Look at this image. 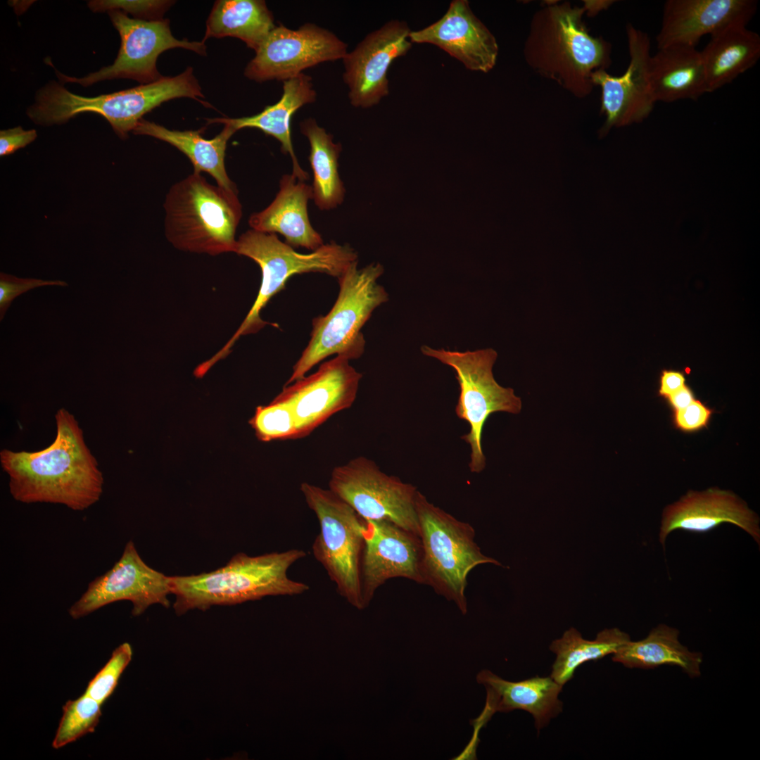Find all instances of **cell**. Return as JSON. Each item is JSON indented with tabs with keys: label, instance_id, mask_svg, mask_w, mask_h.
<instances>
[{
	"label": "cell",
	"instance_id": "6da1fadb",
	"mask_svg": "<svg viewBox=\"0 0 760 760\" xmlns=\"http://www.w3.org/2000/svg\"><path fill=\"white\" fill-rule=\"evenodd\" d=\"M55 419L56 434L49 446L33 452L4 449L1 468L16 501L60 504L82 511L100 500L103 474L74 415L61 408Z\"/></svg>",
	"mask_w": 760,
	"mask_h": 760
},
{
	"label": "cell",
	"instance_id": "7a4b0ae2",
	"mask_svg": "<svg viewBox=\"0 0 760 760\" xmlns=\"http://www.w3.org/2000/svg\"><path fill=\"white\" fill-rule=\"evenodd\" d=\"M583 7L569 1L547 3L532 16L523 54L529 68L578 99L595 86L593 74L612 65V45L591 35Z\"/></svg>",
	"mask_w": 760,
	"mask_h": 760
},
{
	"label": "cell",
	"instance_id": "3957f363",
	"mask_svg": "<svg viewBox=\"0 0 760 760\" xmlns=\"http://www.w3.org/2000/svg\"><path fill=\"white\" fill-rule=\"evenodd\" d=\"M306 552L293 548L258 556L239 552L225 566L198 575L171 576L177 614L214 605H232L266 596L297 595L310 586L289 578L288 571Z\"/></svg>",
	"mask_w": 760,
	"mask_h": 760
},
{
	"label": "cell",
	"instance_id": "277c9868",
	"mask_svg": "<svg viewBox=\"0 0 760 760\" xmlns=\"http://www.w3.org/2000/svg\"><path fill=\"white\" fill-rule=\"evenodd\" d=\"M182 97L201 103L204 98L191 67L175 77H162L152 83L93 97L75 94L59 82H49L37 91L27 115L35 124L51 126L63 124L80 113H95L110 123L120 139H126L144 115Z\"/></svg>",
	"mask_w": 760,
	"mask_h": 760
},
{
	"label": "cell",
	"instance_id": "5b68a950",
	"mask_svg": "<svg viewBox=\"0 0 760 760\" xmlns=\"http://www.w3.org/2000/svg\"><path fill=\"white\" fill-rule=\"evenodd\" d=\"M165 234L176 248L216 255L235 251L242 217L238 190H228L193 172L172 185L164 203Z\"/></svg>",
	"mask_w": 760,
	"mask_h": 760
},
{
	"label": "cell",
	"instance_id": "8992f818",
	"mask_svg": "<svg viewBox=\"0 0 760 760\" xmlns=\"http://www.w3.org/2000/svg\"><path fill=\"white\" fill-rule=\"evenodd\" d=\"M383 272L379 263L359 269L356 260L338 278V298L326 315L313 319L310 340L285 385L305 376L331 355L350 360L362 355L365 340L361 329L374 309L388 300L387 292L377 283Z\"/></svg>",
	"mask_w": 760,
	"mask_h": 760
},
{
	"label": "cell",
	"instance_id": "52a82bcc",
	"mask_svg": "<svg viewBox=\"0 0 760 760\" xmlns=\"http://www.w3.org/2000/svg\"><path fill=\"white\" fill-rule=\"evenodd\" d=\"M234 253L253 260L260 266L262 281L258 296L242 324L215 355L217 360L229 353L240 336L255 333L268 324L260 318V311L272 296L285 288L291 276L320 272L338 278L351 263L357 260V253L347 244L332 241L311 253H300L280 241L276 234L252 229L236 240Z\"/></svg>",
	"mask_w": 760,
	"mask_h": 760
},
{
	"label": "cell",
	"instance_id": "ba28073f",
	"mask_svg": "<svg viewBox=\"0 0 760 760\" xmlns=\"http://www.w3.org/2000/svg\"><path fill=\"white\" fill-rule=\"evenodd\" d=\"M417 512L424 583L453 602L464 615L468 610L465 591L469 573L480 564L502 565L482 553L469 523L434 505L419 491Z\"/></svg>",
	"mask_w": 760,
	"mask_h": 760
},
{
	"label": "cell",
	"instance_id": "9c48e42d",
	"mask_svg": "<svg viewBox=\"0 0 760 760\" xmlns=\"http://www.w3.org/2000/svg\"><path fill=\"white\" fill-rule=\"evenodd\" d=\"M300 490L320 528L312 545L315 558L341 597L358 609L365 608L361 580L365 519L330 489L303 482Z\"/></svg>",
	"mask_w": 760,
	"mask_h": 760
},
{
	"label": "cell",
	"instance_id": "30bf717a",
	"mask_svg": "<svg viewBox=\"0 0 760 760\" xmlns=\"http://www.w3.org/2000/svg\"><path fill=\"white\" fill-rule=\"evenodd\" d=\"M421 351L452 367L455 372L460 391L455 413L469 424V433L462 438L471 448L470 471L480 473L486 464L481 440L488 418L498 412L519 414L521 400L513 388L503 387L495 381L493 367L498 353L493 348L460 352L423 346Z\"/></svg>",
	"mask_w": 760,
	"mask_h": 760
},
{
	"label": "cell",
	"instance_id": "8fae6325",
	"mask_svg": "<svg viewBox=\"0 0 760 760\" xmlns=\"http://www.w3.org/2000/svg\"><path fill=\"white\" fill-rule=\"evenodd\" d=\"M329 489L365 520L388 521L419 537V490L383 472L374 461L359 456L334 467Z\"/></svg>",
	"mask_w": 760,
	"mask_h": 760
},
{
	"label": "cell",
	"instance_id": "7c38bea8",
	"mask_svg": "<svg viewBox=\"0 0 760 760\" xmlns=\"http://www.w3.org/2000/svg\"><path fill=\"white\" fill-rule=\"evenodd\" d=\"M120 37V47L112 65L82 77L65 75L56 70L61 83H77L88 87L113 79H132L141 84L154 82L163 76L156 67L158 57L165 51L182 48L200 55L206 54L204 42L177 39L172 34L168 19L145 20L129 18L118 11H108Z\"/></svg>",
	"mask_w": 760,
	"mask_h": 760
},
{
	"label": "cell",
	"instance_id": "4fadbf2b",
	"mask_svg": "<svg viewBox=\"0 0 760 760\" xmlns=\"http://www.w3.org/2000/svg\"><path fill=\"white\" fill-rule=\"evenodd\" d=\"M347 45L333 32L306 23L297 30L275 26L255 51L244 75L255 82L285 81L321 63L343 59Z\"/></svg>",
	"mask_w": 760,
	"mask_h": 760
},
{
	"label": "cell",
	"instance_id": "5bb4252c",
	"mask_svg": "<svg viewBox=\"0 0 760 760\" xmlns=\"http://www.w3.org/2000/svg\"><path fill=\"white\" fill-rule=\"evenodd\" d=\"M170 594L171 576L147 565L134 543L129 541L112 568L89 583L87 590L70 607L69 614L78 619L107 604L128 600L133 606L132 614L139 616L153 604L168 607Z\"/></svg>",
	"mask_w": 760,
	"mask_h": 760
},
{
	"label": "cell",
	"instance_id": "9a60e30c",
	"mask_svg": "<svg viewBox=\"0 0 760 760\" xmlns=\"http://www.w3.org/2000/svg\"><path fill=\"white\" fill-rule=\"evenodd\" d=\"M349 361L345 356L336 355L312 374L285 385L277 395L292 407L297 438L308 436L332 415L352 406L362 376Z\"/></svg>",
	"mask_w": 760,
	"mask_h": 760
},
{
	"label": "cell",
	"instance_id": "2e32d148",
	"mask_svg": "<svg viewBox=\"0 0 760 760\" xmlns=\"http://www.w3.org/2000/svg\"><path fill=\"white\" fill-rule=\"evenodd\" d=\"M626 33L630 61L621 75L598 70L592 75L595 87L601 89L600 112L604 116L601 134L613 127L639 122L652 111L656 101L649 82L650 41L648 35L627 24Z\"/></svg>",
	"mask_w": 760,
	"mask_h": 760
},
{
	"label": "cell",
	"instance_id": "e0dca14e",
	"mask_svg": "<svg viewBox=\"0 0 760 760\" xmlns=\"http://www.w3.org/2000/svg\"><path fill=\"white\" fill-rule=\"evenodd\" d=\"M410 33L405 22L392 20L346 53L342 59L343 77L352 106L370 108L388 94V70L394 60L411 49Z\"/></svg>",
	"mask_w": 760,
	"mask_h": 760
},
{
	"label": "cell",
	"instance_id": "ac0fdd59",
	"mask_svg": "<svg viewBox=\"0 0 760 760\" xmlns=\"http://www.w3.org/2000/svg\"><path fill=\"white\" fill-rule=\"evenodd\" d=\"M362 533L361 580L366 607L389 579L403 578L424 583L418 536L385 520H365Z\"/></svg>",
	"mask_w": 760,
	"mask_h": 760
},
{
	"label": "cell",
	"instance_id": "d6986e66",
	"mask_svg": "<svg viewBox=\"0 0 760 760\" xmlns=\"http://www.w3.org/2000/svg\"><path fill=\"white\" fill-rule=\"evenodd\" d=\"M724 523L742 528L760 545L757 514L735 493L717 488L690 490L668 505L661 515L659 540L664 549L669 535L674 531L706 533Z\"/></svg>",
	"mask_w": 760,
	"mask_h": 760
},
{
	"label": "cell",
	"instance_id": "ffe728a7",
	"mask_svg": "<svg viewBox=\"0 0 760 760\" xmlns=\"http://www.w3.org/2000/svg\"><path fill=\"white\" fill-rule=\"evenodd\" d=\"M754 0H668L665 2L657 48L695 47L704 35L745 25L757 9Z\"/></svg>",
	"mask_w": 760,
	"mask_h": 760
},
{
	"label": "cell",
	"instance_id": "44dd1931",
	"mask_svg": "<svg viewBox=\"0 0 760 760\" xmlns=\"http://www.w3.org/2000/svg\"><path fill=\"white\" fill-rule=\"evenodd\" d=\"M412 43L431 44L455 58L469 70L488 72L496 64L499 47L488 28L471 11L467 0H454L434 23L410 31Z\"/></svg>",
	"mask_w": 760,
	"mask_h": 760
},
{
	"label": "cell",
	"instance_id": "7402d4cb",
	"mask_svg": "<svg viewBox=\"0 0 760 760\" xmlns=\"http://www.w3.org/2000/svg\"><path fill=\"white\" fill-rule=\"evenodd\" d=\"M476 681L486 691L484 710L475 723L478 727L496 712L507 713L515 709L531 714L538 732L562 711L559 695L563 685L550 677L535 676L520 681L502 678L488 669L476 675Z\"/></svg>",
	"mask_w": 760,
	"mask_h": 760
},
{
	"label": "cell",
	"instance_id": "603a6c76",
	"mask_svg": "<svg viewBox=\"0 0 760 760\" xmlns=\"http://www.w3.org/2000/svg\"><path fill=\"white\" fill-rule=\"evenodd\" d=\"M311 198L312 186L293 174L284 175L275 198L264 210L250 216L249 226L258 232L281 234L293 248L314 251L322 246L324 241L309 220L308 203Z\"/></svg>",
	"mask_w": 760,
	"mask_h": 760
},
{
	"label": "cell",
	"instance_id": "cb8c5ba5",
	"mask_svg": "<svg viewBox=\"0 0 760 760\" xmlns=\"http://www.w3.org/2000/svg\"><path fill=\"white\" fill-rule=\"evenodd\" d=\"M316 91L312 79L303 72L283 81V94L274 104L266 106L260 113L239 118H218L208 120V124L222 123L231 126L236 132L242 128H256L277 139L281 150L292 160L293 175L300 181L308 179L294 153L291 136L290 122L293 114L302 106L313 103Z\"/></svg>",
	"mask_w": 760,
	"mask_h": 760
},
{
	"label": "cell",
	"instance_id": "d4e9b609",
	"mask_svg": "<svg viewBox=\"0 0 760 760\" xmlns=\"http://www.w3.org/2000/svg\"><path fill=\"white\" fill-rule=\"evenodd\" d=\"M649 82L656 102L696 100L708 93L700 51L690 46L659 49L649 61Z\"/></svg>",
	"mask_w": 760,
	"mask_h": 760
},
{
	"label": "cell",
	"instance_id": "484cf974",
	"mask_svg": "<svg viewBox=\"0 0 760 760\" xmlns=\"http://www.w3.org/2000/svg\"><path fill=\"white\" fill-rule=\"evenodd\" d=\"M708 93L732 82L760 57V37L745 25L727 28L713 36L700 51Z\"/></svg>",
	"mask_w": 760,
	"mask_h": 760
},
{
	"label": "cell",
	"instance_id": "4316f807",
	"mask_svg": "<svg viewBox=\"0 0 760 760\" xmlns=\"http://www.w3.org/2000/svg\"><path fill=\"white\" fill-rule=\"evenodd\" d=\"M224 125L221 132L211 139L203 138L201 129L171 130L143 118L132 132L134 134L150 136L170 144L188 157L194 172H207L215 179L217 185L228 190H237L227 173L224 164L227 141L236 131L228 125Z\"/></svg>",
	"mask_w": 760,
	"mask_h": 760
},
{
	"label": "cell",
	"instance_id": "83f0119b",
	"mask_svg": "<svg viewBox=\"0 0 760 760\" xmlns=\"http://www.w3.org/2000/svg\"><path fill=\"white\" fill-rule=\"evenodd\" d=\"M678 629L666 624L653 628L638 641L629 640L613 654L614 662L627 668L654 669L662 665L680 667L690 677L700 676L702 655L690 652L679 640Z\"/></svg>",
	"mask_w": 760,
	"mask_h": 760
},
{
	"label": "cell",
	"instance_id": "f1b7e54d",
	"mask_svg": "<svg viewBox=\"0 0 760 760\" xmlns=\"http://www.w3.org/2000/svg\"><path fill=\"white\" fill-rule=\"evenodd\" d=\"M275 26L265 1L218 0L207 19L202 42L211 37H236L255 51Z\"/></svg>",
	"mask_w": 760,
	"mask_h": 760
},
{
	"label": "cell",
	"instance_id": "f546056e",
	"mask_svg": "<svg viewBox=\"0 0 760 760\" xmlns=\"http://www.w3.org/2000/svg\"><path fill=\"white\" fill-rule=\"evenodd\" d=\"M300 127L310 147L308 159L313 174L312 199L321 210L336 208L342 203L345 196V188L338 173L341 145L334 143L333 137L312 118L303 120Z\"/></svg>",
	"mask_w": 760,
	"mask_h": 760
},
{
	"label": "cell",
	"instance_id": "4dcf8cb0",
	"mask_svg": "<svg viewBox=\"0 0 760 760\" xmlns=\"http://www.w3.org/2000/svg\"><path fill=\"white\" fill-rule=\"evenodd\" d=\"M629 640V635L617 628L602 630L593 640L584 639L579 631L571 628L550 645L556 654L550 677L564 686L581 665L614 654Z\"/></svg>",
	"mask_w": 760,
	"mask_h": 760
},
{
	"label": "cell",
	"instance_id": "1f68e13d",
	"mask_svg": "<svg viewBox=\"0 0 760 760\" xmlns=\"http://www.w3.org/2000/svg\"><path fill=\"white\" fill-rule=\"evenodd\" d=\"M101 704L85 693L75 700H68L63 707L53 748L60 749L94 732L101 715Z\"/></svg>",
	"mask_w": 760,
	"mask_h": 760
},
{
	"label": "cell",
	"instance_id": "d6a6232c",
	"mask_svg": "<svg viewBox=\"0 0 760 760\" xmlns=\"http://www.w3.org/2000/svg\"><path fill=\"white\" fill-rule=\"evenodd\" d=\"M248 423L257 438L262 442L297 438L292 407L278 396L267 405L258 406Z\"/></svg>",
	"mask_w": 760,
	"mask_h": 760
},
{
	"label": "cell",
	"instance_id": "836d02e7",
	"mask_svg": "<svg viewBox=\"0 0 760 760\" xmlns=\"http://www.w3.org/2000/svg\"><path fill=\"white\" fill-rule=\"evenodd\" d=\"M132 650L127 642L119 645L106 665L89 683L85 694L101 704L112 694L118 680L130 662Z\"/></svg>",
	"mask_w": 760,
	"mask_h": 760
},
{
	"label": "cell",
	"instance_id": "e575fe53",
	"mask_svg": "<svg viewBox=\"0 0 760 760\" xmlns=\"http://www.w3.org/2000/svg\"><path fill=\"white\" fill-rule=\"evenodd\" d=\"M173 3L172 1L154 0H94L88 2V6L94 12L118 10L132 14L136 19L158 20H161Z\"/></svg>",
	"mask_w": 760,
	"mask_h": 760
},
{
	"label": "cell",
	"instance_id": "d590c367",
	"mask_svg": "<svg viewBox=\"0 0 760 760\" xmlns=\"http://www.w3.org/2000/svg\"><path fill=\"white\" fill-rule=\"evenodd\" d=\"M52 285L67 286L68 284L60 280L53 281L33 278H18L11 274L1 272L0 319H3L13 300L18 296L37 287Z\"/></svg>",
	"mask_w": 760,
	"mask_h": 760
},
{
	"label": "cell",
	"instance_id": "8d00e7d4",
	"mask_svg": "<svg viewBox=\"0 0 760 760\" xmlns=\"http://www.w3.org/2000/svg\"><path fill=\"white\" fill-rule=\"evenodd\" d=\"M713 411L699 400H694L686 407L674 412L675 426L685 432H693L707 426Z\"/></svg>",
	"mask_w": 760,
	"mask_h": 760
},
{
	"label": "cell",
	"instance_id": "74e56055",
	"mask_svg": "<svg viewBox=\"0 0 760 760\" xmlns=\"http://www.w3.org/2000/svg\"><path fill=\"white\" fill-rule=\"evenodd\" d=\"M37 137L35 129L25 130L18 126L0 132V156L11 155L32 143Z\"/></svg>",
	"mask_w": 760,
	"mask_h": 760
},
{
	"label": "cell",
	"instance_id": "f35d334b",
	"mask_svg": "<svg viewBox=\"0 0 760 760\" xmlns=\"http://www.w3.org/2000/svg\"><path fill=\"white\" fill-rule=\"evenodd\" d=\"M685 381V376L681 372L664 371L660 378L659 393L661 395L667 398L684 386Z\"/></svg>",
	"mask_w": 760,
	"mask_h": 760
},
{
	"label": "cell",
	"instance_id": "ab89813d",
	"mask_svg": "<svg viewBox=\"0 0 760 760\" xmlns=\"http://www.w3.org/2000/svg\"><path fill=\"white\" fill-rule=\"evenodd\" d=\"M674 412L686 407L694 400V395L685 385L666 398Z\"/></svg>",
	"mask_w": 760,
	"mask_h": 760
},
{
	"label": "cell",
	"instance_id": "60d3db41",
	"mask_svg": "<svg viewBox=\"0 0 760 760\" xmlns=\"http://www.w3.org/2000/svg\"><path fill=\"white\" fill-rule=\"evenodd\" d=\"M583 8H585V13H587L590 16H593L600 11L608 8L614 1L610 0H600V1H585Z\"/></svg>",
	"mask_w": 760,
	"mask_h": 760
}]
</instances>
